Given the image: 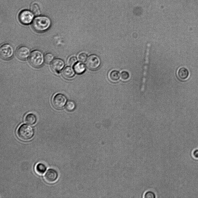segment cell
I'll return each instance as SVG.
<instances>
[{"label":"cell","instance_id":"44dd1931","mask_svg":"<svg viewBox=\"0 0 198 198\" xmlns=\"http://www.w3.org/2000/svg\"><path fill=\"white\" fill-rule=\"evenodd\" d=\"M156 197L155 194L152 191H148L144 195V197L145 198H155Z\"/></svg>","mask_w":198,"mask_h":198},{"label":"cell","instance_id":"4fadbf2b","mask_svg":"<svg viewBox=\"0 0 198 198\" xmlns=\"http://www.w3.org/2000/svg\"><path fill=\"white\" fill-rule=\"evenodd\" d=\"M75 71L70 67L65 68L62 72L63 77L67 79H69L73 77L75 74Z\"/></svg>","mask_w":198,"mask_h":198},{"label":"cell","instance_id":"9a60e30c","mask_svg":"<svg viewBox=\"0 0 198 198\" xmlns=\"http://www.w3.org/2000/svg\"><path fill=\"white\" fill-rule=\"evenodd\" d=\"M37 120L36 116L32 113L28 114L26 115L24 118L25 122L30 125L35 124L37 121Z\"/></svg>","mask_w":198,"mask_h":198},{"label":"cell","instance_id":"603a6c76","mask_svg":"<svg viewBox=\"0 0 198 198\" xmlns=\"http://www.w3.org/2000/svg\"><path fill=\"white\" fill-rule=\"evenodd\" d=\"M78 59L80 61L84 62L87 60V55L85 53L83 52L81 53L78 55Z\"/></svg>","mask_w":198,"mask_h":198},{"label":"cell","instance_id":"52a82bcc","mask_svg":"<svg viewBox=\"0 0 198 198\" xmlns=\"http://www.w3.org/2000/svg\"><path fill=\"white\" fill-rule=\"evenodd\" d=\"M67 99L66 97L61 93L57 94L53 97L52 103L53 107L57 109H62L65 105Z\"/></svg>","mask_w":198,"mask_h":198},{"label":"cell","instance_id":"8fae6325","mask_svg":"<svg viewBox=\"0 0 198 198\" xmlns=\"http://www.w3.org/2000/svg\"><path fill=\"white\" fill-rule=\"evenodd\" d=\"M150 45L149 43L147 45L146 52L145 58V63L144 67V70L143 73V76L142 79V85L141 88V91L143 92L145 89V84L146 81V77L148 69V58L150 51Z\"/></svg>","mask_w":198,"mask_h":198},{"label":"cell","instance_id":"d6986e66","mask_svg":"<svg viewBox=\"0 0 198 198\" xmlns=\"http://www.w3.org/2000/svg\"><path fill=\"white\" fill-rule=\"evenodd\" d=\"M75 107L76 105L75 103L72 101H68L66 106V109L69 111H72L75 109Z\"/></svg>","mask_w":198,"mask_h":198},{"label":"cell","instance_id":"277c9868","mask_svg":"<svg viewBox=\"0 0 198 198\" xmlns=\"http://www.w3.org/2000/svg\"><path fill=\"white\" fill-rule=\"evenodd\" d=\"M14 50L10 44L5 43L2 45L0 48V55L1 58L5 60H8L13 56Z\"/></svg>","mask_w":198,"mask_h":198},{"label":"cell","instance_id":"ffe728a7","mask_svg":"<svg viewBox=\"0 0 198 198\" xmlns=\"http://www.w3.org/2000/svg\"><path fill=\"white\" fill-rule=\"evenodd\" d=\"M54 56L53 55L50 53H46L44 56L45 62L47 63H49L53 60Z\"/></svg>","mask_w":198,"mask_h":198},{"label":"cell","instance_id":"ac0fdd59","mask_svg":"<svg viewBox=\"0 0 198 198\" xmlns=\"http://www.w3.org/2000/svg\"><path fill=\"white\" fill-rule=\"evenodd\" d=\"M30 11L35 16H39L41 13L39 6L36 3H32L30 6Z\"/></svg>","mask_w":198,"mask_h":198},{"label":"cell","instance_id":"7c38bea8","mask_svg":"<svg viewBox=\"0 0 198 198\" xmlns=\"http://www.w3.org/2000/svg\"><path fill=\"white\" fill-rule=\"evenodd\" d=\"M189 75V72L186 68H181L178 71V76L179 78L181 80H184L187 79L188 78Z\"/></svg>","mask_w":198,"mask_h":198},{"label":"cell","instance_id":"3957f363","mask_svg":"<svg viewBox=\"0 0 198 198\" xmlns=\"http://www.w3.org/2000/svg\"><path fill=\"white\" fill-rule=\"evenodd\" d=\"M44 56L43 53L39 50H34L30 53L29 58L30 64L33 67L38 68L43 64Z\"/></svg>","mask_w":198,"mask_h":198},{"label":"cell","instance_id":"9c48e42d","mask_svg":"<svg viewBox=\"0 0 198 198\" xmlns=\"http://www.w3.org/2000/svg\"><path fill=\"white\" fill-rule=\"evenodd\" d=\"M29 48L25 46H22L18 48L16 52L17 57L21 60H25L30 56V54Z\"/></svg>","mask_w":198,"mask_h":198},{"label":"cell","instance_id":"5bb4252c","mask_svg":"<svg viewBox=\"0 0 198 198\" xmlns=\"http://www.w3.org/2000/svg\"><path fill=\"white\" fill-rule=\"evenodd\" d=\"M74 68L75 72L77 74H81L85 71L86 67L83 63L81 62H77L74 65Z\"/></svg>","mask_w":198,"mask_h":198},{"label":"cell","instance_id":"6da1fadb","mask_svg":"<svg viewBox=\"0 0 198 198\" xmlns=\"http://www.w3.org/2000/svg\"><path fill=\"white\" fill-rule=\"evenodd\" d=\"M51 25L50 19L45 16H38L35 18L32 23L33 29L38 32H43L48 30Z\"/></svg>","mask_w":198,"mask_h":198},{"label":"cell","instance_id":"7a4b0ae2","mask_svg":"<svg viewBox=\"0 0 198 198\" xmlns=\"http://www.w3.org/2000/svg\"><path fill=\"white\" fill-rule=\"evenodd\" d=\"M17 134L20 139L26 141L30 140L33 137L34 132L31 126L26 124H23L18 128Z\"/></svg>","mask_w":198,"mask_h":198},{"label":"cell","instance_id":"5b68a950","mask_svg":"<svg viewBox=\"0 0 198 198\" xmlns=\"http://www.w3.org/2000/svg\"><path fill=\"white\" fill-rule=\"evenodd\" d=\"M34 14L31 11L24 10L21 11L19 15V19L22 24L28 25L30 24L33 20Z\"/></svg>","mask_w":198,"mask_h":198},{"label":"cell","instance_id":"8992f818","mask_svg":"<svg viewBox=\"0 0 198 198\" xmlns=\"http://www.w3.org/2000/svg\"><path fill=\"white\" fill-rule=\"evenodd\" d=\"M101 60L99 57L95 55H90L87 58L86 65L90 70H97L100 66Z\"/></svg>","mask_w":198,"mask_h":198},{"label":"cell","instance_id":"7402d4cb","mask_svg":"<svg viewBox=\"0 0 198 198\" xmlns=\"http://www.w3.org/2000/svg\"><path fill=\"white\" fill-rule=\"evenodd\" d=\"M121 79L123 81L128 80L130 77V75L128 72L126 71H122L120 75Z\"/></svg>","mask_w":198,"mask_h":198},{"label":"cell","instance_id":"30bf717a","mask_svg":"<svg viewBox=\"0 0 198 198\" xmlns=\"http://www.w3.org/2000/svg\"><path fill=\"white\" fill-rule=\"evenodd\" d=\"M65 63L62 59L57 58L54 59L51 62V68L54 72L59 74L63 69Z\"/></svg>","mask_w":198,"mask_h":198},{"label":"cell","instance_id":"2e32d148","mask_svg":"<svg viewBox=\"0 0 198 198\" xmlns=\"http://www.w3.org/2000/svg\"><path fill=\"white\" fill-rule=\"evenodd\" d=\"M47 170V167L45 165L42 163H39L36 166L35 171L36 173L40 175L43 174Z\"/></svg>","mask_w":198,"mask_h":198},{"label":"cell","instance_id":"d4e9b609","mask_svg":"<svg viewBox=\"0 0 198 198\" xmlns=\"http://www.w3.org/2000/svg\"><path fill=\"white\" fill-rule=\"evenodd\" d=\"M193 156L195 159H198V149L195 150L192 153Z\"/></svg>","mask_w":198,"mask_h":198},{"label":"cell","instance_id":"cb8c5ba5","mask_svg":"<svg viewBox=\"0 0 198 198\" xmlns=\"http://www.w3.org/2000/svg\"><path fill=\"white\" fill-rule=\"evenodd\" d=\"M77 58L74 56L70 57L68 59V63L69 65L71 66L74 65L77 63Z\"/></svg>","mask_w":198,"mask_h":198},{"label":"cell","instance_id":"e0dca14e","mask_svg":"<svg viewBox=\"0 0 198 198\" xmlns=\"http://www.w3.org/2000/svg\"><path fill=\"white\" fill-rule=\"evenodd\" d=\"M120 75L119 72L116 70L111 71L109 75L110 80L112 82H116L120 78Z\"/></svg>","mask_w":198,"mask_h":198},{"label":"cell","instance_id":"ba28073f","mask_svg":"<svg viewBox=\"0 0 198 198\" xmlns=\"http://www.w3.org/2000/svg\"><path fill=\"white\" fill-rule=\"evenodd\" d=\"M58 178V172L52 168L48 169L44 176L45 181L49 183H53L55 182Z\"/></svg>","mask_w":198,"mask_h":198}]
</instances>
